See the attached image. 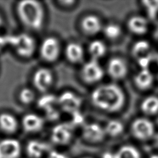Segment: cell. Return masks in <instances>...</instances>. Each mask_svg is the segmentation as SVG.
Returning <instances> with one entry per match:
<instances>
[{"instance_id": "cell-29", "label": "cell", "mask_w": 158, "mask_h": 158, "mask_svg": "<svg viewBox=\"0 0 158 158\" xmlns=\"http://www.w3.org/2000/svg\"><path fill=\"white\" fill-rule=\"evenodd\" d=\"M10 35H0V51L7 46H10Z\"/></svg>"}, {"instance_id": "cell-32", "label": "cell", "mask_w": 158, "mask_h": 158, "mask_svg": "<svg viewBox=\"0 0 158 158\" xmlns=\"http://www.w3.org/2000/svg\"><path fill=\"white\" fill-rule=\"evenodd\" d=\"M102 158H114V154H111L110 152H105Z\"/></svg>"}, {"instance_id": "cell-24", "label": "cell", "mask_w": 158, "mask_h": 158, "mask_svg": "<svg viewBox=\"0 0 158 158\" xmlns=\"http://www.w3.org/2000/svg\"><path fill=\"white\" fill-rule=\"evenodd\" d=\"M150 49L149 43L143 40H140L135 42L131 48V53L133 56L138 60L149 57L147 55Z\"/></svg>"}, {"instance_id": "cell-7", "label": "cell", "mask_w": 158, "mask_h": 158, "mask_svg": "<svg viewBox=\"0 0 158 158\" xmlns=\"http://www.w3.org/2000/svg\"><path fill=\"white\" fill-rule=\"evenodd\" d=\"M54 81V75L51 69L46 67L37 69L32 77L35 88L43 94L48 93Z\"/></svg>"}, {"instance_id": "cell-8", "label": "cell", "mask_w": 158, "mask_h": 158, "mask_svg": "<svg viewBox=\"0 0 158 158\" xmlns=\"http://www.w3.org/2000/svg\"><path fill=\"white\" fill-rule=\"evenodd\" d=\"M60 109L70 115L80 111L82 105L81 98L72 91H64L57 96Z\"/></svg>"}, {"instance_id": "cell-35", "label": "cell", "mask_w": 158, "mask_h": 158, "mask_svg": "<svg viewBox=\"0 0 158 158\" xmlns=\"http://www.w3.org/2000/svg\"><path fill=\"white\" fill-rule=\"evenodd\" d=\"M149 158H158V154H154V155H152Z\"/></svg>"}, {"instance_id": "cell-2", "label": "cell", "mask_w": 158, "mask_h": 158, "mask_svg": "<svg viewBox=\"0 0 158 158\" xmlns=\"http://www.w3.org/2000/svg\"><path fill=\"white\" fill-rule=\"evenodd\" d=\"M17 14L21 23L32 31L41 30L45 22V9L41 2L34 0L19 1L17 4Z\"/></svg>"}, {"instance_id": "cell-27", "label": "cell", "mask_w": 158, "mask_h": 158, "mask_svg": "<svg viewBox=\"0 0 158 158\" xmlns=\"http://www.w3.org/2000/svg\"><path fill=\"white\" fill-rule=\"evenodd\" d=\"M19 99L23 104L29 105L33 102L36 99L35 93L31 88L24 87L19 91Z\"/></svg>"}, {"instance_id": "cell-20", "label": "cell", "mask_w": 158, "mask_h": 158, "mask_svg": "<svg viewBox=\"0 0 158 158\" xmlns=\"http://www.w3.org/2000/svg\"><path fill=\"white\" fill-rule=\"evenodd\" d=\"M19 122L17 118L9 112L0 114V129L6 133H13L18 128Z\"/></svg>"}, {"instance_id": "cell-21", "label": "cell", "mask_w": 158, "mask_h": 158, "mask_svg": "<svg viewBox=\"0 0 158 158\" xmlns=\"http://www.w3.org/2000/svg\"><path fill=\"white\" fill-rule=\"evenodd\" d=\"M139 109L146 116H152L158 113V97L149 95L144 98L140 102Z\"/></svg>"}, {"instance_id": "cell-34", "label": "cell", "mask_w": 158, "mask_h": 158, "mask_svg": "<svg viewBox=\"0 0 158 158\" xmlns=\"http://www.w3.org/2000/svg\"><path fill=\"white\" fill-rule=\"evenodd\" d=\"M3 24V19H2V17L1 15V14H0V27H1Z\"/></svg>"}, {"instance_id": "cell-9", "label": "cell", "mask_w": 158, "mask_h": 158, "mask_svg": "<svg viewBox=\"0 0 158 158\" xmlns=\"http://www.w3.org/2000/svg\"><path fill=\"white\" fill-rule=\"evenodd\" d=\"M105 72L114 81L123 80L127 77L128 73V64L121 57H112L107 62Z\"/></svg>"}, {"instance_id": "cell-36", "label": "cell", "mask_w": 158, "mask_h": 158, "mask_svg": "<svg viewBox=\"0 0 158 158\" xmlns=\"http://www.w3.org/2000/svg\"><path fill=\"white\" fill-rule=\"evenodd\" d=\"M86 158H88V157H86Z\"/></svg>"}, {"instance_id": "cell-11", "label": "cell", "mask_w": 158, "mask_h": 158, "mask_svg": "<svg viewBox=\"0 0 158 158\" xmlns=\"http://www.w3.org/2000/svg\"><path fill=\"white\" fill-rule=\"evenodd\" d=\"M37 105L44 112L47 119L55 120L59 117L60 108L57 102V96L48 93L43 94L37 101Z\"/></svg>"}, {"instance_id": "cell-31", "label": "cell", "mask_w": 158, "mask_h": 158, "mask_svg": "<svg viewBox=\"0 0 158 158\" xmlns=\"http://www.w3.org/2000/svg\"><path fill=\"white\" fill-rule=\"evenodd\" d=\"M47 158H69L64 154L57 151H52L49 152Z\"/></svg>"}, {"instance_id": "cell-15", "label": "cell", "mask_w": 158, "mask_h": 158, "mask_svg": "<svg viewBox=\"0 0 158 158\" xmlns=\"http://www.w3.org/2000/svg\"><path fill=\"white\" fill-rule=\"evenodd\" d=\"M67 60L72 64L82 62L85 57V49L81 43L77 41L68 43L63 49Z\"/></svg>"}, {"instance_id": "cell-25", "label": "cell", "mask_w": 158, "mask_h": 158, "mask_svg": "<svg viewBox=\"0 0 158 158\" xmlns=\"http://www.w3.org/2000/svg\"><path fill=\"white\" fill-rule=\"evenodd\" d=\"M106 135L111 137L120 136L125 130L123 123L117 119H110L107 121L104 126Z\"/></svg>"}, {"instance_id": "cell-14", "label": "cell", "mask_w": 158, "mask_h": 158, "mask_svg": "<svg viewBox=\"0 0 158 158\" xmlns=\"http://www.w3.org/2000/svg\"><path fill=\"white\" fill-rule=\"evenodd\" d=\"M126 27L131 34L136 36H143L148 31L149 22L144 15L133 14L127 19Z\"/></svg>"}, {"instance_id": "cell-28", "label": "cell", "mask_w": 158, "mask_h": 158, "mask_svg": "<svg viewBox=\"0 0 158 158\" xmlns=\"http://www.w3.org/2000/svg\"><path fill=\"white\" fill-rule=\"evenodd\" d=\"M147 14L150 18H154L158 13V1H144L141 2Z\"/></svg>"}, {"instance_id": "cell-22", "label": "cell", "mask_w": 158, "mask_h": 158, "mask_svg": "<svg viewBox=\"0 0 158 158\" xmlns=\"http://www.w3.org/2000/svg\"><path fill=\"white\" fill-rule=\"evenodd\" d=\"M122 28L120 25L115 22H109L104 24L102 33L104 37L112 41L118 40L122 35Z\"/></svg>"}, {"instance_id": "cell-30", "label": "cell", "mask_w": 158, "mask_h": 158, "mask_svg": "<svg viewBox=\"0 0 158 158\" xmlns=\"http://www.w3.org/2000/svg\"><path fill=\"white\" fill-rule=\"evenodd\" d=\"M77 1H58L57 4L61 7L64 9H70L75 6Z\"/></svg>"}, {"instance_id": "cell-23", "label": "cell", "mask_w": 158, "mask_h": 158, "mask_svg": "<svg viewBox=\"0 0 158 158\" xmlns=\"http://www.w3.org/2000/svg\"><path fill=\"white\" fill-rule=\"evenodd\" d=\"M48 148V146L39 140H31L27 145V152L31 158H40Z\"/></svg>"}, {"instance_id": "cell-18", "label": "cell", "mask_w": 158, "mask_h": 158, "mask_svg": "<svg viewBox=\"0 0 158 158\" xmlns=\"http://www.w3.org/2000/svg\"><path fill=\"white\" fill-rule=\"evenodd\" d=\"M154 81V75L149 68L139 69L133 77L134 85L140 91H146L151 88Z\"/></svg>"}, {"instance_id": "cell-12", "label": "cell", "mask_w": 158, "mask_h": 158, "mask_svg": "<svg viewBox=\"0 0 158 158\" xmlns=\"http://www.w3.org/2000/svg\"><path fill=\"white\" fill-rule=\"evenodd\" d=\"M74 127L70 122L56 125L51 132V141L58 145L69 144L73 138Z\"/></svg>"}, {"instance_id": "cell-26", "label": "cell", "mask_w": 158, "mask_h": 158, "mask_svg": "<svg viewBox=\"0 0 158 158\" xmlns=\"http://www.w3.org/2000/svg\"><path fill=\"white\" fill-rule=\"evenodd\" d=\"M114 158H141L139 151L131 145H124L114 154Z\"/></svg>"}, {"instance_id": "cell-13", "label": "cell", "mask_w": 158, "mask_h": 158, "mask_svg": "<svg viewBox=\"0 0 158 158\" xmlns=\"http://www.w3.org/2000/svg\"><path fill=\"white\" fill-rule=\"evenodd\" d=\"M83 138L91 143H98L102 142L106 136L104 127L96 122H89L83 125L81 129Z\"/></svg>"}, {"instance_id": "cell-19", "label": "cell", "mask_w": 158, "mask_h": 158, "mask_svg": "<svg viewBox=\"0 0 158 158\" xmlns=\"http://www.w3.org/2000/svg\"><path fill=\"white\" fill-rule=\"evenodd\" d=\"M87 51L91 59L99 61L106 54L107 48L104 41L99 39H94L89 43Z\"/></svg>"}, {"instance_id": "cell-3", "label": "cell", "mask_w": 158, "mask_h": 158, "mask_svg": "<svg viewBox=\"0 0 158 158\" xmlns=\"http://www.w3.org/2000/svg\"><path fill=\"white\" fill-rule=\"evenodd\" d=\"M10 46L20 57L28 59L31 57L36 50V42L35 38L27 33H20L10 35Z\"/></svg>"}, {"instance_id": "cell-5", "label": "cell", "mask_w": 158, "mask_h": 158, "mask_svg": "<svg viewBox=\"0 0 158 158\" xmlns=\"http://www.w3.org/2000/svg\"><path fill=\"white\" fill-rule=\"evenodd\" d=\"M38 51L43 60L47 63H54L59 59L63 49L59 38L50 35L41 41Z\"/></svg>"}, {"instance_id": "cell-4", "label": "cell", "mask_w": 158, "mask_h": 158, "mask_svg": "<svg viewBox=\"0 0 158 158\" xmlns=\"http://www.w3.org/2000/svg\"><path fill=\"white\" fill-rule=\"evenodd\" d=\"M105 73V70L99 61L90 59L82 64L79 71V76L84 83L98 85L102 80Z\"/></svg>"}, {"instance_id": "cell-10", "label": "cell", "mask_w": 158, "mask_h": 158, "mask_svg": "<svg viewBox=\"0 0 158 158\" xmlns=\"http://www.w3.org/2000/svg\"><path fill=\"white\" fill-rule=\"evenodd\" d=\"M104 23L97 14L89 13L83 15L79 22L81 31L86 36H94L102 32Z\"/></svg>"}, {"instance_id": "cell-16", "label": "cell", "mask_w": 158, "mask_h": 158, "mask_svg": "<svg viewBox=\"0 0 158 158\" xmlns=\"http://www.w3.org/2000/svg\"><path fill=\"white\" fill-rule=\"evenodd\" d=\"M21 153L20 142L14 138L0 141V158H19Z\"/></svg>"}, {"instance_id": "cell-6", "label": "cell", "mask_w": 158, "mask_h": 158, "mask_svg": "<svg viewBox=\"0 0 158 158\" xmlns=\"http://www.w3.org/2000/svg\"><path fill=\"white\" fill-rule=\"evenodd\" d=\"M130 130L132 135L137 139L145 141L155 135V127L152 122L146 117H139L133 120Z\"/></svg>"}, {"instance_id": "cell-1", "label": "cell", "mask_w": 158, "mask_h": 158, "mask_svg": "<svg viewBox=\"0 0 158 158\" xmlns=\"http://www.w3.org/2000/svg\"><path fill=\"white\" fill-rule=\"evenodd\" d=\"M126 94L123 88L115 83L96 85L90 94L92 105L106 113H116L121 110L126 103Z\"/></svg>"}, {"instance_id": "cell-33", "label": "cell", "mask_w": 158, "mask_h": 158, "mask_svg": "<svg viewBox=\"0 0 158 158\" xmlns=\"http://www.w3.org/2000/svg\"><path fill=\"white\" fill-rule=\"evenodd\" d=\"M153 138H154V143H155V145H156L157 147H158V133H156V134H155V135H154Z\"/></svg>"}, {"instance_id": "cell-17", "label": "cell", "mask_w": 158, "mask_h": 158, "mask_svg": "<svg viewBox=\"0 0 158 158\" xmlns=\"http://www.w3.org/2000/svg\"><path fill=\"white\" fill-rule=\"evenodd\" d=\"M22 125L26 132L37 133L43 129L44 125V119L38 114L27 113L22 117Z\"/></svg>"}]
</instances>
